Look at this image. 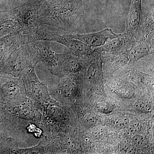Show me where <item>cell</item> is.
I'll return each instance as SVG.
<instances>
[{"label":"cell","mask_w":154,"mask_h":154,"mask_svg":"<svg viewBox=\"0 0 154 154\" xmlns=\"http://www.w3.org/2000/svg\"><path fill=\"white\" fill-rule=\"evenodd\" d=\"M79 74L67 75L55 88H48L51 97L64 99L74 102L75 101L79 87Z\"/></svg>","instance_id":"9c48e42d"},{"label":"cell","mask_w":154,"mask_h":154,"mask_svg":"<svg viewBox=\"0 0 154 154\" xmlns=\"http://www.w3.org/2000/svg\"><path fill=\"white\" fill-rule=\"evenodd\" d=\"M83 123L86 126H94L98 122V119L93 114H89L85 116L83 119Z\"/></svg>","instance_id":"44dd1931"},{"label":"cell","mask_w":154,"mask_h":154,"mask_svg":"<svg viewBox=\"0 0 154 154\" xmlns=\"http://www.w3.org/2000/svg\"><path fill=\"white\" fill-rule=\"evenodd\" d=\"M33 66L42 63L52 74L60 77L59 54L54 51L50 41L38 40L26 44Z\"/></svg>","instance_id":"5b68a950"},{"label":"cell","mask_w":154,"mask_h":154,"mask_svg":"<svg viewBox=\"0 0 154 154\" xmlns=\"http://www.w3.org/2000/svg\"><path fill=\"white\" fill-rule=\"evenodd\" d=\"M142 0H132L126 22L125 32L130 33L139 41L142 33Z\"/></svg>","instance_id":"7c38bea8"},{"label":"cell","mask_w":154,"mask_h":154,"mask_svg":"<svg viewBox=\"0 0 154 154\" xmlns=\"http://www.w3.org/2000/svg\"><path fill=\"white\" fill-rule=\"evenodd\" d=\"M28 44L27 35L22 31L6 36L0 39V61L5 60L11 54Z\"/></svg>","instance_id":"4fadbf2b"},{"label":"cell","mask_w":154,"mask_h":154,"mask_svg":"<svg viewBox=\"0 0 154 154\" xmlns=\"http://www.w3.org/2000/svg\"><path fill=\"white\" fill-rule=\"evenodd\" d=\"M127 128L128 131L131 134H135L139 132L140 129V125L137 122L134 121L129 122Z\"/></svg>","instance_id":"7402d4cb"},{"label":"cell","mask_w":154,"mask_h":154,"mask_svg":"<svg viewBox=\"0 0 154 154\" xmlns=\"http://www.w3.org/2000/svg\"><path fill=\"white\" fill-rule=\"evenodd\" d=\"M154 53V44L138 41L135 45L128 51L130 63L134 62Z\"/></svg>","instance_id":"2e32d148"},{"label":"cell","mask_w":154,"mask_h":154,"mask_svg":"<svg viewBox=\"0 0 154 154\" xmlns=\"http://www.w3.org/2000/svg\"><path fill=\"white\" fill-rule=\"evenodd\" d=\"M83 0H76L48 8L39 20V26L48 25L64 31L77 29L85 18Z\"/></svg>","instance_id":"7a4b0ae2"},{"label":"cell","mask_w":154,"mask_h":154,"mask_svg":"<svg viewBox=\"0 0 154 154\" xmlns=\"http://www.w3.org/2000/svg\"><path fill=\"white\" fill-rule=\"evenodd\" d=\"M118 36V34H116L109 28L96 33L68 35L70 38L82 42L91 48L102 46Z\"/></svg>","instance_id":"5bb4252c"},{"label":"cell","mask_w":154,"mask_h":154,"mask_svg":"<svg viewBox=\"0 0 154 154\" xmlns=\"http://www.w3.org/2000/svg\"><path fill=\"white\" fill-rule=\"evenodd\" d=\"M73 1H76V0H46V2L49 7H52ZM83 1H85V0H83Z\"/></svg>","instance_id":"cb8c5ba5"},{"label":"cell","mask_w":154,"mask_h":154,"mask_svg":"<svg viewBox=\"0 0 154 154\" xmlns=\"http://www.w3.org/2000/svg\"><path fill=\"white\" fill-rule=\"evenodd\" d=\"M96 108L99 112L105 113H110L113 110V107L111 104L106 101H103L99 103L97 105Z\"/></svg>","instance_id":"ac0fdd59"},{"label":"cell","mask_w":154,"mask_h":154,"mask_svg":"<svg viewBox=\"0 0 154 154\" xmlns=\"http://www.w3.org/2000/svg\"><path fill=\"white\" fill-rule=\"evenodd\" d=\"M88 55L78 56L69 51L59 54L60 77L80 73L84 68V64L87 61Z\"/></svg>","instance_id":"8fae6325"},{"label":"cell","mask_w":154,"mask_h":154,"mask_svg":"<svg viewBox=\"0 0 154 154\" xmlns=\"http://www.w3.org/2000/svg\"><path fill=\"white\" fill-rule=\"evenodd\" d=\"M21 31V25L11 10L0 12V37Z\"/></svg>","instance_id":"9a60e30c"},{"label":"cell","mask_w":154,"mask_h":154,"mask_svg":"<svg viewBox=\"0 0 154 154\" xmlns=\"http://www.w3.org/2000/svg\"><path fill=\"white\" fill-rule=\"evenodd\" d=\"M136 109L142 112H148L151 108V105L149 102L146 101H139L135 105Z\"/></svg>","instance_id":"ffe728a7"},{"label":"cell","mask_w":154,"mask_h":154,"mask_svg":"<svg viewBox=\"0 0 154 154\" xmlns=\"http://www.w3.org/2000/svg\"><path fill=\"white\" fill-rule=\"evenodd\" d=\"M48 8L46 0H28L11 11L20 23L22 33L28 34L40 27L39 19Z\"/></svg>","instance_id":"3957f363"},{"label":"cell","mask_w":154,"mask_h":154,"mask_svg":"<svg viewBox=\"0 0 154 154\" xmlns=\"http://www.w3.org/2000/svg\"><path fill=\"white\" fill-rule=\"evenodd\" d=\"M137 40L130 33L125 32L100 47L94 48L99 52L122 53L130 50L137 44Z\"/></svg>","instance_id":"30bf717a"},{"label":"cell","mask_w":154,"mask_h":154,"mask_svg":"<svg viewBox=\"0 0 154 154\" xmlns=\"http://www.w3.org/2000/svg\"><path fill=\"white\" fill-rule=\"evenodd\" d=\"M6 118L9 130L14 131V139L23 138L27 144L40 139L45 128L42 114L27 96L6 104Z\"/></svg>","instance_id":"6da1fadb"},{"label":"cell","mask_w":154,"mask_h":154,"mask_svg":"<svg viewBox=\"0 0 154 154\" xmlns=\"http://www.w3.org/2000/svg\"><path fill=\"white\" fill-rule=\"evenodd\" d=\"M26 34L28 43L38 40L55 42L66 46L72 53L79 57L91 54L94 51L82 42L70 38L68 35L61 36L57 32L42 28L41 26Z\"/></svg>","instance_id":"277c9868"},{"label":"cell","mask_w":154,"mask_h":154,"mask_svg":"<svg viewBox=\"0 0 154 154\" xmlns=\"http://www.w3.org/2000/svg\"><path fill=\"white\" fill-rule=\"evenodd\" d=\"M133 142L135 145L137 147L142 146L146 143V139L142 136L136 135L133 137Z\"/></svg>","instance_id":"603a6c76"},{"label":"cell","mask_w":154,"mask_h":154,"mask_svg":"<svg viewBox=\"0 0 154 154\" xmlns=\"http://www.w3.org/2000/svg\"><path fill=\"white\" fill-rule=\"evenodd\" d=\"M32 66V62L25 45L3 61L1 69L5 74L22 78Z\"/></svg>","instance_id":"8992f818"},{"label":"cell","mask_w":154,"mask_h":154,"mask_svg":"<svg viewBox=\"0 0 154 154\" xmlns=\"http://www.w3.org/2000/svg\"><path fill=\"white\" fill-rule=\"evenodd\" d=\"M0 96L6 104L26 96L22 78L10 75L4 77L0 82Z\"/></svg>","instance_id":"ba28073f"},{"label":"cell","mask_w":154,"mask_h":154,"mask_svg":"<svg viewBox=\"0 0 154 154\" xmlns=\"http://www.w3.org/2000/svg\"><path fill=\"white\" fill-rule=\"evenodd\" d=\"M35 66H32L22 77L26 96L34 105H39L52 98L45 83L40 82L36 75Z\"/></svg>","instance_id":"52a82bcc"},{"label":"cell","mask_w":154,"mask_h":154,"mask_svg":"<svg viewBox=\"0 0 154 154\" xmlns=\"http://www.w3.org/2000/svg\"><path fill=\"white\" fill-rule=\"evenodd\" d=\"M154 16L153 9L147 14L143 26L141 37L139 40L154 43Z\"/></svg>","instance_id":"e0dca14e"},{"label":"cell","mask_w":154,"mask_h":154,"mask_svg":"<svg viewBox=\"0 0 154 154\" xmlns=\"http://www.w3.org/2000/svg\"><path fill=\"white\" fill-rule=\"evenodd\" d=\"M120 149L121 151L124 153H131L133 149L131 146L129 144L127 143H122L120 145Z\"/></svg>","instance_id":"d4e9b609"},{"label":"cell","mask_w":154,"mask_h":154,"mask_svg":"<svg viewBox=\"0 0 154 154\" xmlns=\"http://www.w3.org/2000/svg\"><path fill=\"white\" fill-rule=\"evenodd\" d=\"M104 134V131L103 130V128H97L94 131V136L96 138H99L103 136Z\"/></svg>","instance_id":"484cf974"},{"label":"cell","mask_w":154,"mask_h":154,"mask_svg":"<svg viewBox=\"0 0 154 154\" xmlns=\"http://www.w3.org/2000/svg\"><path fill=\"white\" fill-rule=\"evenodd\" d=\"M130 122L129 119L126 116H122L119 117L115 120V126L119 129H124L126 128Z\"/></svg>","instance_id":"d6986e66"}]
</instances>
